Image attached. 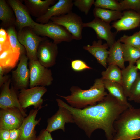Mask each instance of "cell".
I'll return each instance as SVG.
<instances>
[{"mask_svg": "<svg viewBox=\"0 0 140 140\" xmlns=\"http://www.w3.org/2000/svg\"><path fill=\"white\" fill-rule=\"evenodd\" d=\"M93 13L95 18L109 24L111 21L120 19L123 15V12L121 11L96 7L94 9Z\"/></svg>", "mask_w": 140, "mask_h": 140, "instance_id": "obj_26", "label": "cell"}, {"mask_svg": "<svg viewBox=\"0 0 140 140\" xmlns=\"http://www.w3.org/2000/svg\"><path fill=\"white\" fill-rule=\"evenodd\" d=\"M71 66L72 70L76 72H80L92 68L84 61L79 59L71 60Z\"/></svg>", "mask_w": 140, "mask_h": 140, "instance_id": "obj_35", "label": "cell"}, {"mask_svg": "<svg viewBox=\"0 0 140 140\" xmlns=\"http://www.w3.org/2000/svg\"><path fill=\"white\" fill-rule=\"evenodd\" d=\"M121 44L118 39L110 47L107 62L108 65H116L122 69L125 67Z\"/></svg>", "mask_w": 140, "mask_h": 140, "instance_id": "obj_24", "label": "cell"}, {"mask_svg": "<svg viewBox=\"0 0 140 140\" xmlns=\"http://www.w3.org/2000/svg\"><path fill=\"white\" fill-rule=\"evenodd\" d=\"M36 140H53L51 133L44 129L42 130L37 137Z\"/></svg>", "mask_w": 140, "mask_h": 140, "instance_id": "obj_36", "label": "cell"}, {"mask_svg": "<svg viewBox=\"0 0 140 140\" xmlns=\"http://www.w3.org/2000/svg\"><path fill=\"white\" fill-rule=\"evenodd\" d=\"M6 31L11 46L13 49L19 52L21 55L23 54L26 55V51L25 47L20 44L19 40L15 26H12L8 28Z\"/></svg>", "mask_w": 140, "mask_h": 140, "instance_id": "obj_29", "label": "cell"}, {"mask_svg": "<svg viewBox=\"0 0 140 140\" xmlns=\"http://www.w3.org/2000/svg\"><path fill=\"white\" fill-rule=\"evenodd\" d=\"M123 13L121 18L113 22L111 26L112 28L116 29V33L133 29L140 26V13L129 10Z\"/></svg>", "mask_w": 140, "mask_h": 140, "instance_id": "obj_18", "label": "cell"}, {"mask_svg": "<svg viewBox=\"0 0 140 140\" xmlns=\"http://www.w3.org/2000/svg\"><path fill=\"white\" fill-rule=\"evenodd\" d=\"M58 106L59 109L57 112L47 120V125L46 130L50 133L60 129L65 131L66 123H74L70 111L64 107Z\"/></svg>", "mask_w": 140, "mask_h": 140, "instance_id": "obj_15", "label": "cell"}, {"mask_svg": "<svg viewBox=\"0 0 140 140\" xmlns=\"http://www.w3.org/2000/svg\"><path fill=\"white\" fill-rule=\"evenodd\" d=\"M25 117L18 109H1L0 129L9 130L20 128Z\"/></svg>", "mask_w": 140, "mask_h": 140, "instance_id": "obj_12", "label": "cell"}, {"mask_svg": "<svg viewBox=\"0 0 140 140\" xmlns=\"http://www.w3.org/2000/svg\"><path fill=\"white\" fill-rule=\"evenodd\" d=\"M10 78V76L9 75H0V87L7 82Z\"/></svg>", "mask_w": 140, "mask_h": 140, "instance_id": "obj_40", "label": "cell"}, {"mask_svg": "<svg viewBox=\"0 0 140 140\" xmlns=\"http://www.w3.org/2000/svg\"><path fill=\"white\" fill-rule=\"evenodd\" d=\"M103 81L105 89L120 103L129 107L132 106L128 102L127 97L121 85L108 80H104Z\"/></svg>", "mask_w": 140, "mask_h": 140, "instance_id": "obj_23", "label": "cell"}, {"mask_svg": "<svg viewBox=\"0 0 140 140\" xmlns=\"http://www.w3.org/2000/svg\"><path fill=\"white\" fill-rule=\"evenodd\" d=\"M83 27L84 28L88 27L93 29L99 39L105 40L109 47L116 41L115 34L111 31L112 27L110 24L99 18H95L90 22L84 23Z\"/></svg>", "mask_w": 140, "mask_h": 140, "instance_id": "obj_14", "label": "cell"}, {"mask_svg": "<svg viewBox=\"0 0 140 140\" xmlns=\"http://www.w3.org/2000/svg\"><path fill=\"white\" fill-rule=\"evenodd\" d=\"M0 20L2 28L15 26L16 17L14 12L5 0H0Z\"/></svg>", "mask_w": 140, "mask_h": 140, "instance_id": "obj_25", "label": "cell"}, {"mask_svg": "<svg viewBox=\"0 0 140 140\" xmlns=\"http://www.w3.org/2000/svg\"><path fill=\"white\" fill-rule=\"evenodd\" d=\"M28 60L26 55H21L17 68L12 72L11 82L16 90L27 89L29 86Z\"/></svg>", "mask_w": 140, "mask_h": 140, "instance_id": "obj_9", "label": "cell"}, {"mask_svg": "<svg viewBox=\"0 0 140 140\" xmlns=\"http://www.w3.org/2000/svg\"><path fill=\"white\" fill-rule=\"evenodd\" d=\"M58 106L64 107L71 113L74 123L90 138L96 130L104 131L107 140H112L115 132L114 123L120 114L128 108L120 103L110 94L95 105L82 109L73 108L62 100L57 98Z\"/></svg>", "mask_w": 140, "mask_h": 140, "instance_id": "obj_1", "label": "cell"}, {"mask_svg": "<svg viewBox=\"0 0 140 140\" xmlns=\"http://www.w3.org/2000/svg\"><path fill=\"white\" fill-rule=\"evenodd\" d=\"M102 78L118 83L122 85V73L121 70L117 66L114 65H108L105 71L101 73Z\"/></svg>", "mask_w": 140, "mask_h": 140, "instance_id": "obj_27", "label": "cell"}, {"mask_svg": "<svg viewBox=\"0 0 140 140\" xmlns=\"http://www.w3.org/2000/svg\"><path fill=\"white\" fill-rule=\"evenodd\" d=\"M122 10L131 9L140 13V0H121L119 1Z\"/></svg>", "mask_w": 140, "mask_h": 140, "instance_id": "obj_34", "label": "cell"}, {"mask_svg": "<svg viewBox=\"0 0 140 140\" xmlns=\"http://www.w3.org/2000/svg\"><path fill=\"white\" fill-rule=\"evenodd\" d=\"M73 5L72 0H59L49 8L44 15L36 18V21L41 24L47 23L53 17L59 16L72 11Z\"/></svg>", "mask_w": 140, "mask_h": 140, "instance_id": "obj_17", "label": "cell"}, {"mask_svg": "<svg viewBox=\"0 0 140 140\" xmlns=\"http://www.w3.org/2000/svg\"><path fill=\"white\" fill-rule=\"evenodd\" d=\"M138 70L136 65L132 64H129L126 67L122 69V86L127 98L140 73Z\"/></svg>", "mask_w": 140, "mask_h": 140, "instance_id": "obj_21", "label": "cell"}, {"mask_svg": "<svg viewBox=\"0 0 140 140\" xmlns=\"http://www.w3.org/2000/svg\"><path fill=\"white\" fill-rule=\"evenodd\" d=\"M114 127L112 140L140 139V108H128L115 121Z\"/></svg>", "mask_w": 140, "mask_h": 140, "instance_id": "obj_3", "label": "cell"}, {"mask_svg": "<svg viewBox=\"0 0 140 140\" xmlns=\"http://www.w3.org/2000/svg\"><path fill=\"white\" fill-rule=\"evenodd\" d=\"M11 82L10 78L1 87L0 94V108L5 109L13 108L19 109L25 117L27 115L22 108L19 103L18 95H17L16 89L11 84V87L9 88Z\"/></svg>", "mask_w": 140, "mask_h": 140, "instance_id": "obj_13", "label": "cell"}, {"mask_svg": "<svg viewBox=\"0 0 140 140\" xmlns=\"http://www.w3.org/2000/svg\"><path fill=\"white\" fill-rule=\"evenodd\" d=\"M125 62L134 64L140 58V49L124 44H121Z\"/></svg>", "mask_w": 140, "mask_h": 140, "instance_id": "obj_28", "label": "cell"}, {"mask_svg": "<svg viewBox=\"0 0 140 140\" xmlns=\"http://www.w3.org/2000/svg\"><path fill=\"white\" fill-rule=\"evenodd\" d=\"M136 66L138 70H140V58L136 62Z\"/></svg>", "mask_w": 140, "mask_h": 140, "instance_id": "obj_41", "label": "cell"}, {"mask_svg": "<svg viewBox=\"0 0 140 140\" xmlns=\"http://www.w3.org/2000/svg\"><path fill=\"white\" fill-rule=\"evenodd\" d=\"M41 108L31 110L28 115L25 118L19 128L20 133L18 140H36L35 127L39 124L41 119L40 118L37 120L36 118L38 111Z\"/></svg>", "mask_w": 140, "mask_h": 140, "instance_id": "obj_16", "label": "cell"}, {"mask_svg": "<svg viewBox=\"0 0 140 140\" xmlns=\"http://www.w3.org/2000/svg\"><path fill=\"white\" fill-rule=\"evenodd\" d=\"M32 28L38 35L48 37L57 44L63 42H70L74 40L72 35L65 28L50 21L45 24L37 22Z\"/></svg>", "mask_w": 140, "mask_h": 140, "instance_id": "obj_4", "label": "cell"}, {"mask_svg": "<svg viewBox=\"0 0 140 140\" xmlns=\"http://www.w3.org/2000/svg\"><path fill=\"white\" fill-rule=\"evenodd\" d=\"M64 27L73 36V39L77 40L82 39L83 23L81 17L71 11L58 16L53 17L50 20Z\"/></svg>", "mask_w": 140, "mask_h": 140, "instance_id": "obj_6", "label": "cell"}, {"mask_svg": "<svg viewBox=\"0 0 140 140\" xmlns=\"http://www.w3.org/2000/svg\"><path fill=\"white\" fill-rule=\"evenodd\" d=\"M9 41L6 30L1 27L0 29V44H2Z\"/></svg>", "mask_w": 140, "mask_h": 140, "instance_id": "obj_37", "label": "cell"}, {"mask_svg": "<svg viewBox=\"0 0 140 140\" xmlns=\"http://www.w3.org/2000/svg\"></svg>", "mask_w": 140, "mask_h": 140, "instance_id": "obj_42", "label": "cell"}, {"mask_svg": "<svg viewBox=\"0 0 140 140\" xmlns=\"http://www.w3.org/2000/svg\"><path fill=\"white\" fill-rule=\"evenodd\" d=\"M119 40L121 43L140 49V30L131 36L124 34Z\"/></svg>", "mask_w": 140, "mask_h": 140, "instance_id": "obj_31", "label": "cell"}, {"mask_svg": "<svg viewBox=\"0 0 140 140\" xmlns=\"http://www.w3.org/2000/svg\"><path fill=\"white\" fill-rule=\"evenodd\" d=\"M25 5L31 15L39 17L44 15L50 7L56 3V0H24Z\"/></svg>", "mask_w": 140, "mask_h": 140, "instance_id": "obj_20", "label": "cell"}, {"mask_svg": "<svg viewBox=\"0 0 140 140\" xmlns=\"http://www.w3.org/2000/svg\"><path fill=\"white\" fill-rule=\"evenodd\" d=\"M128 99L137 103H140V73L132 86Z\"/></svg>", "mask_w": 140, "mask_h": 140, "instance_id": "obj_32", "label": "cell"}, {"mask_svg": "<svg viewBox=\"0 0 140 140\" xmlns=\"http://www.w3.org/2000/svg\"><path fill=\"white\" fill-rule=\"evenodd\" d=\"M45 87L36 86L29 89H22L18 95L19 103L24 109L31 106L35 109L42 108L43 103L42 97L47 92Z\"/></svg>", "mask_w": 140, "mask_h": 140, "instance_id": "obj_8", "label": "cell"}, {"mask_svg": "<svg viewBox=\"0 0 140 140\" xmlns=\"http://www.w3.org/2000/svg\"><path fill=\"white\" fill-rule=\"evenodd\" d=\"M19 40L25 47L29 60H38L37 50L40 43L47 39L37 35L30 27H24L17 32Z\"/></svg>", "mask_w": 140, "mask_h": 140, "instance_id": "obj_5", "label": "cell"}, {"mask_svg": "<svg viewBox=\"0 0 140 140\" xmlns=\"http://www.w3.org/2000/svg\"><path fill=\"white\" fill-rule=\"evenodd\" d=\"M108 46L107 43H102V40L99 39L94 41L91 45L84 46L83 48L96 59L97 62L106 68H107V59L109 54L107 50Z\"/></svg>", "mask_w": 140, "mask_h": 140, "instance_id": "obj_19", "label": "cell"}, {"mask_svg": "<svg viewBox=\"0 0 140 140\" xmlns=\"http://www.w3.org/2000/svg\"><path fill=\"white\" fill-rule=\"evenodd\" d=\"M6 1L12 8L15 14V26L18 31L27 27L32 28L37 22L31 18L27 8L19 0H8Z\"/></svg>", "mask_w": 140, "mask_h": 140, "instance_id": "obj_10", "label": "cell"}, {"mask_svg": "<svg viewBox=\"0 0 140 140\" xmlns=\"http://www.w3.org/2000/svg\"><path fill=\"white\" fill-rule=\"evenodd\" d=\"M30 88L51 85L53 79L51 70L42 65L38 60H29Z\"/></svg>", "mask_w": 140, "mask_h": 140, "instance_id": "obj_7", "label": "cell"}, {"mask_svg": "<svg viewBox=\"0 0 140 140\" xmlns=\"http://www.w3.org/2000/svg\"><path fill=\"white\" fill-rule=\"evenodd\" d=\"M95 1L94 0H75L73 3L80 11L87 15Z\"/></svg>", "mask_w": 140, "mask_h": 140, "instance_id": "obj_33", "label": "cell"}, {"mask_svg": "<svg viewBox=\"0 0 140 140\" xmlns=\"http://www.w3.org/2000/svg\"><path fill=\"white\" fill-rule=\"evenodd\" d=\"M10 130L0 129V140H9Z\"/></svg>", "mask_w": 140, "mask_h": 140, "instance_id": "obj_39", "label": "cell"}, {"mask_svg": "<svg viewBox=\"0 0 140 140\" xmlns=\"http://www.w3.org/2000/svg\"><path fill=\"white\" fill-rule=\"evenodd\" d=\"M106 89L103 80L101 78L96 79L93 85L88 89L83 90L74 86L70 88V95H57L65 99L71 107L82 109L95 105L102 101L108 94Z\"/></svg>", "mask_w": 140, "mask_h": 140, "instance_id": "obj_2", "label": "cell"}, {"mask_svg": "<svg viewBox=\"0 0 140 140\" xmlns=\"http://www.w3.org/2000/svg\"><path fill=\"white\" fill-rule=\"evenodd\" d=\"M58 53L57 44L47 39L41 42L39 46L37 52L38 60L48 68L55 64Z\"/></svg>", "mask_w": 140, "mask_h": 140, "instance_id": "obj_11", "label": "cell"}, {"mask_svg": "<svg viewBox=\"0 0 140 140\" xmlns=\"http://www.w3.org/2000/svg\"><path fill=\"white\" fill-rule=\"evenodd\" d=\"M21 54L13 49L11 46L0 53V66L9 72L17 65Z\"/></svg>", "mask_w": 140, "mask_h": 140, "instance_id": "obj_22", "label": "cell"}, {"mask_svg": "<svg viewBox=\"0 0 140 140\" xmlns=\"http://www.w3.org/2000/svg\"><path fill=\"white\" fill-rule=\"evenodd\" d=\"M95 7L122 11L121 5L116 0H96L94 4Z\"/></svg>", "mask_w": 140, "mask_h": 140, "instance_id": "obj_30", "label": "cell"}, {"mask_svg": "<svg viewBox=\"0 0 140 140\" xmlns=\"http://www.w3.org/2000/svg\"><path fill=\"white\" fill-rule=\"evenodd\" d=\"M9 140H18L20 134V130L19 128L10 130Z\"/></svg>", "mask_w": 140, "mask_h": 140, "instance_id": "obj_38", "label": "cell"}]
</instances>
